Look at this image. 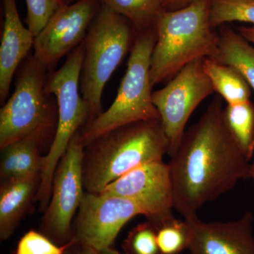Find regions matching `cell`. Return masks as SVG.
<instances>
[{
	"label": "cell",
	"mask_w": 254,
	"mask_h": 254,
	"mask_svg": "<svg viewBox=\"0 0 254 254\" xmlns=\"http://www.w3.org/2000/svg\"><path fill=\"white\" fill-rule=\"evenodd\" d=\"M223 101L214 97L170 156L174 209L185 218L250 177L251 161L227 126Z\"/></svg>",
	"instance_id": "obj_1"
},
{
	"label": "cell",
	"mask_w": 254,
	"mask_h": 254,
	"mask_svg": "<svg viewBox=\"0 0 254 254\" xmlns=\"http://www.w3.org/2000/svg\"><path fill=\"white\" fill-rule=\"evenodd\" d=\"M170 144L161 120L128 124L84 146V190L100 193L110 183L138 167L163 160Z\"/></svg>",
	"instance_id": "obj_2"
},
{
	"label": "cell",
	"mask_w": 254,
	"mask_h": 254,
	"mask_svg": "<svg viewBox=\"0 0 254 254\" xmlns=\"http://www.w3.org/2000/svg\"><path fill=\"white\" fill-rule=\"evenodd\" d=\"M210 0H197L177 10H163L155 24L150 60L152 86L169 81L186 65L215 53L219 33L210 23Z\"/></svg>",
	"instance_id": "obj_3"
},
{
	"label": "cell",
	"mask_w": 254,
	"mask_h": 254,
	"mask_svg": "<svg viewBox=\"0 0 254 254\" xmlns=\"http://www.w3.org/2000/svg\"><path fill=\"white\" fill-rule=\"evenodd\" d=\"M155 28L137 33L130 53L125 76L113 104L78 131L83 146L95 138L137 122L160 120L152 99L150 68L156 42Z\"/></svg>",
	"instance_id": "obj_4"
},
{
	"label": "cell",
	"mask_w": 254,
	"mask_h": 254,
	"mask_svg": "<svg viewBox=\"0 0 254 254\" xmlns=\"http://www.w3.org/2000/svg\"><path fill=\"white\" fill-rule=\"evenodd\" d=\"M133 32L136 33L127 18L101 4L83 41L85 52L80 91L90 108L89 121L103 113V90L125 55L131 49L136 38Z\"/></svg>",
	"instance_id": "obj_5"
},
{
	"label": "cell",
	"mask_w": 254,
	"mask_h": 254,
	"mask_svg": "<svg viewBox=\"0 0 254 254\" xmlns=\"http://www.w3.org/2000/svg\"><path fill=\"white\" fill-rule=\"evenodd\" d=\"M84 52L83 42L68 55L63 66L57 71H50L47 78L46 93L55 95L58 111L54 139L48 153L43 156L42 165L38 198L43 201L51 196L57 167L71 139L91 118L89 106L80 91Z\"/></svg>",
	"instance_id": "obj_6"
},
{
	"label": "cell",
	"mask_w": 254,
	"mask_h": 254,
	"mask_svg": "<svg viewBox=\"0 0 254 254\" xmlns=\"http://www.w3.org/2000/svg\"><path fill=\"white\" fill-rule=\"evenodd\" d=\"M50 72L35 58L28 57L16 78V88L0 110V149L30 136L44 140L57 127L58 118L46 91Z\"/></svg>",
	"instance_id": "obj_7"
},
{
	"label": "cell",
	"mask_w": 254,
	"mask_h": 254,
	"mask_svg": "<svg viewBox=\"0 0 254 254\" xmlns=\"http://www.w3.org/2000/svg\"><path fill=\"white\" fill-rule=\"evenodd\" d=\"M203 59L188 64L166 86L152 93L170 144V156L180 145L190 115L205 98L215 93L203 67Z\"/></svg>",
	"instance_id": "obj_8"
},
{
	"label": "cell",
	"mask_w": 254,
	"mask_h": 254,
	"mask_svg": "<svg viewBox=\"0 0 254 254\" xmlns=\"http://www.w3.org/2000/svg\"><path fill=\"white\" fill-rule=\"evenodd\" d=\"M78 132L57 167L51 197L42 220V233L59 245L72 240L73 218L85 193L83 180L84 146L79 141Z\"/></svg>",
	"instance_id": "obj_9"
},
{
	"label": "cell",
	"mask_w": 254,
	"mask_h": 254,
	"mask_svg": "<svg viewBox=\"0 0 254 254\" xmlns=\"http://www.w3.org/2000/svg\"><path fill=\"white\" fill-rule=\"evenodd\" d=\"M143 211L131 200L85 192L72 225V240L81 247L102 252L110 248L120 230Z\"/></svg>",
	"instance_id": "obj_10"
},
{
	"label": "cell",
	"mask_w": 254,
	"mask_h": 254,
	"mask_svg": "<svg viewBox=\"0 0 254 254\" xmlns=\"http://www.w3.org/2000/svg\"><path fill=\"white\" fill-rule=\"evenodd\" d=\"M100 193L131 200L158 230L174 218L173 184L169 164L163 160L138 167L120 177Z\"/></svg>",
	"instance_id": "obj_11"
},
{
	"label": "cell",
	"mask_w": 254,
	"mask_h": 254,
	"mask_svg": "<svg viewBox=\"0 0 254 254\" xmlns=\"http://www.w3.org/2000/svg\"><path fill=\"white\" fill-rule=\"evenodd\" d=\"M100 6V0H77L60 7L35 37V58L53 71L62 58L84 41Z\"/></svg>",
	"instance_id": "obj_12"
},
{
	"label": "cell",
	"mask_w": 254,
	"mask_h": 254,
	"mask_svg": "<svg viewBox=\"0 0 254 254\" xmlns=\"http://www.w3.org/2000/svg\"><path fill=\"white\" fill-rule=\"evenodd\" d=\"M185 220L190 254H254V218L250 212L232 221L204 222L197 215Z\"/></svg>",
	"instance_id": "obj_13"
},
{
	"label": "cell",
	"mask_w": 254,
	"mask_h": 254,
	"mask_svg": "<svg viewBox=\"0 0 254 254\" xmlns=\"http://www.w3.org/2000/svg\"><path fill=\"white\" fill-rule=\"evenodd\" d=\"M4 24L0 46V100L7 98L11 81L21 62L34 46L35 37L23 26L16 0H2Z\"/></svg>",
	"instance_id": "obj_14"
},
{
	"label": "cell",
	"mask_w": 254,
	"mask_h": 254,
	"mask_svg": "<svg viewBox=\"0 0 254 254\" xmlns=\"http://www.w3.org/2000/svg\"><path fill=\"white\" fill-rule=\"evenodd\" d=\"M41 175L1 183L0 187V239L8 240L14 234L36 197Z\"/></svg>",
	"instance_id": "obj_15"
},
{
	"label": "cell",
	"mask_w": 254,
	"mask_h": 254,
	"mask_svg": "<svg viewBox=\"0 0 254 254\" xmlns=\"http://www.w3.org/2000/svg\"><path fill=\"white\" fill-rule=\"evenodd\" d=\"M42 141L39 137H27L1 150V183L41 175L43 160L40 153Z\"/></svg>",
	"instance_id": "obj_16"
},
{
	"label": "cell",
	"mask_w": 254,
	"mask_h": 254,
	"mask_svg": "<svg viewBox=\"0 0 254 254\" xmlns=\"http://www.w3.org/2000/svg\"><path fill=\"white\" fill-rule=\"evenodd\" d=\"M218 33V47L210 58L235 68L254 91V47L231 28L222 27Z\"/></svg>",
	"instance_id": "obj_17"
},
{
	"label": "cell",
	"mask_w": 254,
	"mask_h": 254,
	"mask_svg": "<svg viewBox=\"0 0 254 254\" xmlns=\"http://www.w3.org/2000/svg\"><path fill=\"white\" fill-rule=\"evenodd\" d=\"M203 67L215 92L227 105L250 100L252 88L235 68L210 58L203 59Z\"/></svg>",
	"instance_id": "obj_18"
},
{
	"label": "cell",
	"mask_w": 254,
	"mask_h": 254,
	"mask_svg": "<svg viewBox=\"0 0 254 254\" xmlns=\"http://www.w3.org/2000/svg\"><path fill=\"white\" fill-rule=\"evenodd\" d=\"M225 123L237 144L247 158L254 155V105L251 100L227 105L224 110Z\"/></svg>",
	"instance_id": "obj_19"
},
{
	"label": "cell",
	"mask_w": 254,
	"mask_h": 254,
	"mask_svg": "<svg viewBox=\"0 0 254 254\" xmlns=\"http://www.w3.org/2000/svg\"><path fill=\"white\" fill-rule=\"evenodd\" d=\"M117 14L127 18L136 33L155 28L159 15L163 11L161 0H100Z\"/></svg>",
	"instance_id": "obj_20"
},
{
	"label": "cell",
	"mask_w": 254,
	"mask_h": 254,
	"mask_svg": "<svg viewBox=\"0 0 254 254\" xmlns=\"http://www.w3.org/2000/svg\"><path fill=\"white\" fill-rule=\"evenodd\" d=\"M232 21L254 24V0H210L212 27Z\"/></svg>",
	"instance_id": "obj_21"
},
{
	"label": "cell",
	"mask_w": 254,
	"mask_h": 254,
	"mask_svg": "<svg viewBox=\"0 0 254 254\" xmlns=\"http://www.w3.org/2000/svg\"><path fill=\"white\" fill-rule=\"evenodd\" d=\"M190 232L185 220L174 218L157 230L160 254H179L188 250Z\"/></svg>",
	"instance_id": "obj_22"
},
{
	"label": "cell",
	"mask_w": 254,
	"mask_h": 254,
	"mask_svg": "<svg viewBox=\"0 0 254 254\" xmlns=\"http://www.w3.org/2000/svg\"><path fill=\"white\" fill-rule=\"evenodd\" d=\"M74 245L76 242L72 240L67 244L59 245L42 232L30 230L18 241L13 254H64Z\"/></svg>",
	"instance_id": "obj_23"
},
{
	"label": "cell",
	"mask_w": 254,
	"mask_h": 254,
	"mask_svg": "<svg viewBox=\"0 0 254 254\" xmlns=\"http://www.w3.org/2000/svg\"><path fill=\"white\" fill-rule=\"evenodd\" d=\"M124 248L126 254H160L157 229L150 222L137 225L124 242Z\"/></svg>",
	"instance_id": "obj_24"
},
{
	"label": "cell",
	"mask_w": 254,
	"mask_h": 254,
	"mask_svg": "<svg viewBox=\"0 0 254 254\" xmlns=\"http://www.w3.org/2000/svg\"><path fill=\"white\" fill-rule=\"evenodd\" d=\"M26 23L34 37L38 36L55 11L66 4L65 0H26Z\"/></svg>",
	"instance_id": "obj_25"
},
{
	"label": "cell",
	"mask_w": 254,
	"mask_h": 254,
	"mask_svg": "<svg viewBox=\"0 0 254 254\" xmlns=\"http://www.w3.org/2000/svg\"><path fill=\"white\" fill-rule=\"evenodd\" d=\"M195 1L197 0H161L162 6L164 10H167L168 8L173 9V7H179V6L184 7Z\"/></svg>",
	"instance_id": "obj_26"
},
{
	"label": "cell",
	"mask_w": 254,
	"mask_h": 254,
	"mask_svg": "<svg viewBox=\"0 0 254 254\" xmlns=\"http://www.w3.org/2000/svg\"><path fill=\"white\" fill-rule=\"evenodd\" d=\"M81 250L78 254H100V252L91 247H81Z\"/></svg>",
	"instance_id": "obj_27"
},
{
	"label": "cell",
	"mask_w": 254,
	"mask_h": 254,
	"mask_svg": "<svg viewBox=\"0 0 254 254\" xmlns=\"http://www.w3.org/2000/svg\"><path fill=\"white\" fill-rule=\"evenodd\" d=\"M100 254H121L118 251L114 250V249L110 247V248L106 249V250H103L100 252Z\"/></svg>",
	"instance_id": "obj_28"
},
{
	"label": "cell",
	"mask_w": 254,
	"mask_h": 254,
	"mask_svg": "<svg viewBox=\"0 0 254 254\" xmlns=\"http://www.w3.org/2000/svg\"><path fill=\"white\" fill-rule=\"evenodd\" d=\"M253 180L254 183V155L253 158H252V162L250 164V177Z\"/></svg>",
	"instance_id": "obj_29"
},
{
	"label": "cell",
	"mask_w": 254,
	"mask_h": 254,
	"mask_svg": "<svg viewBox=\"0 0 254 254\" xmlns=\"http://www.w3.org/2000/svg\"><path fill=\"white\" fill-rule=\"evenodd\" d=\"M76 1H77V0H65V3H66V4H72V3Z\"/></svg>",
	"instance_id": "obj_30"
}]
</instances>
